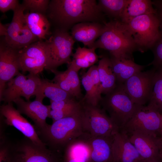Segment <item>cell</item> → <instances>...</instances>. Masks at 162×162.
Instances as JSON below:
<instances>
[{"label":"cell","mask_w":162,"mask_h":162,"mask_svg":"<svg viewBox=\"0 0 162 162\" xmlns=\"http://www.w3.org/2000/svg\"><path fill=\"white\" fill-rule=\"evenodd\" d=\"M12 145L7 137L0 139V162H12Z\"/></svg>","instance_id":"cell-34"},{"label":"cell","mask_w":162,"mask_h":162,"mask_svg":"<svg viewBox=\"0 0 162 162\" xmlns=\"http://www.w3.org/2000/svg\"><path fill=\"white\" fill-rule=\"evenodd\" d=\"M92 48L107 50L111 57L116 58L132 57L137 50L126 24L115 20L104 23L103 32Z\"/></svg>","instance_id":"cell-3"},{"label":"cell","mask_w":162,"mask_h":162,"mask_svg":"<svg viewBox=\"0 0 162 162\" xmlns=\"http://www.w3.org/2000/svg\"><path fill=\"white\" fill-rule=\"evenodd\" d=\"M152 3L158 20L160 32L162 33V0H152Z\"/></svg>","instance_id":"cell-39"},{"label":"cell","mask_w":162,"mask_h":162,"mask_svg":"<svg viewBox=\"0 0 162 162\" xmlns=\"http://www.w3.org/2000/svg\"><path fill=\"white\" fill-rule=\"evenodd\" d=\"M45 41L48 57L45 69L51 71L63 64L70 63L75 41L67 31L56 29Z\"/></svg>","instance_id":"cell-7"},{"label":"cell","mask_w":162,"mask_h":162,"mask_svg":"<svg viewBox=\"0 0 162 162\" xmlns=\"http://www.w3.org/2000/svg\"><path fill=\"white\" fill-rule=\"evenodd\" d=\"M156 70L153 68L146 71L139 72L123 84L126 92L135 104L144 105L148 102Z\"/></svg>","instance_id":"cell-12"},{"label":"cell","mask_w":162,"mask_h":162,"mask_svg":"<svg viewBox=\"0 0 162 162\" xmlns=\"http://www.w3.org/2000/svg\"><path fill=\"white\" fill-rule=\"evenodd\" d=\"M7 26H5L3 25L1 23H0V35H4V36L6 35L7 28Z\"/></svg>","instance_id":"cell-40"},{"label":"cell","mask_w":162,"mask_h":162,"mask_svg":"<svg viewBox=\"0 0 162 162\" xmlns=\"http://www.w3.org/2000/svg\"><path fill=\"white\" fill-rule=\"evenodd\" d=\"M25 11L24 8L21 4H20L14 11L12 20L8 26L6 34L4 39L6 44L13 48L21 33L23 27L25 24Z\"/></svg>","instance_id":"cell-27"},{"label":"cell","mask_w":162,"mask_h":162,"mask_svg":"<svg viewBox=\"0 0 162 162\" xmlns=\"http://www.w3.org/2000/svg\"><path fill=\"white\" fill-rule=\"evenodd\" d=\"M95 50L94 48H87L79 46L76 51L82 56L92 66L98 60V57L95 52Z\"/></svg>","instance_id":"cell-35"},{"label":"cell","mask_w":162,"mask_h":162,"mask_svg":"<svg viewBox=\"0 0 162 162\" xmlns=\"http://www.w3.org/2000/svg\"><path fill=\"white\" fill-rule=\"evenodd\" d=\"M127 0H99L98 6L101 11L114 20H120Z\"/></svg>","instance_id":"cell-28"},{"label":"cell","mask_w":162,"mask_h":162,"mask_svg":"<svg viewBox=\"0 0 162 162\" xmlns=\"http://www.w3.org/2000/svg\"></svg>","instance_id":"cell-44"},{"label":"cell","mask_w":162,"mask_h":162,"mask_svg":"<svg viewBox=\"0 0 162 162\" xmlns=\"http://www.w3.org/2000/svg\"><path fill=\"white\" fill-rule=\"evenodd\" d=\"M24 19L25 24L40 40H46V37L51 34V24L45 14L27 11L24 13Z\"/></svg>","instance_id":"cell-22"},{"label":"cell","mask_w":162,"mask_h":162,"mask_svg":"<svg viewBox=\"0 0 162 162\" xmlns=\"http://www.w3.org/2000/svg\"><path fill=\"white\" fill-rule=\"evenodd\" d=\"M48 50L46 41L39 40L19 50L20 70L38 75L46 65Z\"/></svg>","instance_id":"cell-11"},{"label":"cell","mask_w":162,"mask_h":162,"mask_svg":"<svg viewBox=\"0 0 162 162\" xmlns=\"http://www.w3.org/2000/svg\"><path fill=\"white\" fill-rule=\"evenodd\" d=\"M148 102V104L154 107L162 113V70H156Z\"/></svg>","instance_id":"cell-30"},{"label":"cell","mask_w":162,"mask_h":162,"mask_svg":"<svg viewBox=\"0 0 162 162\" xmlns=\"http://www.w3.org/2000/svg\"><path fill=\"white\" fill-rule=\"evenodd\" d=\"M91 148L86 133L68 144L64 150L62 162H91Z\"/></svg>","instance_id":"cell-18"},{"label":"cell","mask_w":162,"mask_h":162,"mask_svg":"<svg viewBox=\"0 0 162 162\" xmlns=\"http://www.w3.org/2000/svg\"><path fill=\"white\" fill-rule=\"evenodd\" d=\"M160 157L161 160H162V150L160 152Z\"/></svg>","instance_id":"cell-42"},{"label":"cell","mask_w":162,"mask_h":162,"mask_svg":"<svg viewBox=\"0 0 162 162\" xmlns=\"http://www.w3.org/2000/svg\"><path fill=\"white\" fill-rule=\"evenodd\" d=\"M110 59L117 84H123L133 75L142 71L145 67V66L135 63L132 57H111Z\"/></svg>","instance_id":"cell-21"},{"label":"cell","mask_w":162,"mask_h":162,"mask_svg":"<svg viewBox=\"0 0 162 162\" xmlns=\"http://www.w3.org/2000/svg\"><path fill=\"white\" fill-rule=\"evenodd\" d=\"M87 72L89 75L93 83L99 93V89L100 86V82L98 70V66L94 65L91 66Z\"/></svg>","instance_id":"cell-38"},{"label":"cell","mask_w":162,"mask_h":162,"mask_svg":"<svg viewBox=\"0 0 162 162\" xmlns=\"http://www.w3.org/2000/svg\"><path fill=\"white\" fill-rule=\"evenodd\" d=\"M20 4L17 0H0V10L4 13L9 10L14 11Z\"/></svg>","instance_id":"cell-37"},{"label":"cell","mask_w":162,"mask_h":162,"mask_svg":"<svg viewBox=\"0 0 162 162\" xmlns=\"http://www.w3.org/2000/svg\"><path fill=\"white\" fill-rule=\"evenodd\" d=\"M88 135L91 148V162H113L112 144L114 135L96 137Z\"/></svg>","instance_id":"cell-20"},{"label":"cell","mask_w":162,"mask_h":162,"mask_svg":"<svg viewBox=\"0 0 162 162\" xmlns=\"http://www.w3.org/2000/svg\"><path fill=\"white\" fill-rule=\"evenodd\" d=\"M82 83L86 91L84 98L80 101L94 106H98L102 98L87 72L82 77Z\"/></svg>","instance_id":"cell-29"},{"label":"cell","mask_w":162,"mask_h":162,"mask_svg":"<svg viewBox=\"0 0 162 162\" xmlns=\"http://www.w3.org/2000/svg\"><path fill=\"white\" fill-rule=\"evenodd\" d=\"M16 105L17 109L21 114L30 118L34 123L37 132L44 128L48 124L46 122L51 111L50 105H44L42 102L34 100L26 101L21 97L13 101Z\"/></svg>","instance_id":"cell-16"},{"label":"cell","mask_w":162,"mask_h":162,"mask_svg":"<svg viewBox=\"0 0 162 162\" xmlns=\"http://www.w3.org/2000/svg\"><path fill=\"white\" fill-rule=\"evenodd\" d=\"M0 113L8 126L14 127L36 144L46 147L39 138L34 126L21 115L12 102L1 105Z\"/></svg>","instance_id":"cell-14"},{"label":"cell","mask_w":162,"mask_h":162,"mask_svg":"<svg viewBox=\"0 0 162 162\" xmlns=\"http://www.w3.org/2000/svg\"><path fill=\"white\" fill-rule=\"evenodd\" d=\"M46 15L56 29L66 31L79 23L99 22L104 19L95 0H52Z\"/></svg>","instance_id":"cell-1"},{"label":"cell","mask_w":162,"mask_h":162,"mask_svg":"<svg viewBox=\"0 0 162 162\" xmlns=\"http://www.w3.org/2000/svg\"><path fill=\"white\" fill-rule=\"evenodd\" d=\"M155 13L150 0H127L120 21L127 24L138 16Z\"/></svg>","instance_id":"cell-24"},{"label":"cell","mask_w":162,"mask_h":162,"mask_svg":"<svg viewBox=\"0 0 162 162\" xmlns=\"http://www.w3.org/2000/svg\"><path fill=\"white\" fill-rule=\"evenodd\" d=\"M19 50L8 46L4 39L0 44V100L8 82L20 73Z\"/></svg>","instance_id":"cell-13"},{"label":"cell","mask_w":162,"mask_h":162,"mask_svg":"<svg viewBox=\"0 0 162 162\" xmlns=\"http://www.w3.org/2000/svg\"><path fill=\"white\" fill-rule=\"evenodd\" d=\"M79 70L70 63L67 69L63 71L65 79L70 85L74 97L80 99L82 96L80 80L78 75Z\"/></svg>","instance_id":"cell-31"},{"label":"cell","mask_w":162,"mask_h":162,"mask_svg":"<svg viewBox=\"0 0 162 162\" xmlns=\"http://www.w3.org/2000/svg\"><path fill=\"white\" fill-rule=\"evenodd\" d=\"M153 53L154 58L149 64L152 65L156 70H162V33L150 49Z\"/></svg>","instance_id":"cell-33"},{"label":"cell","mask_w":162,"mask_h":162,"mask_svg":"<svg viewBox=\"0 0 162 162\" xmlns=\"http://www.w3.org/2000/svg\"><path fill=\"white\" fill-rule=\"evenodd\" d=\"M161 119H162V113H161Z\"/></svg>","instance_id":"cell-43"},{"label":"cell","mask_w":162,"mask_h":162,"mask_svg":"<svg viewBox=\"0 0 162 162\" xmlns=\"http://www.w3.org/2000/svg\"><path fill=\"white\" fill-rule=\"evenodd\" d=\"M98 70L100 82L99 92L107 94L116 87V76L113 70L110 58L104 57L99 61Z\"/></svg>","instance_id":"cell-23"},{"label":"cell","mask_w":162,"mask_h":162,"mask_svg":"<svg viewBox=\"0 0 162 162\" xmlns=\"http://www.w3.org/2000/svg\"><path fill=\"white\" fill-rule=\"evenodd\" d=\"M38 75L29 73L27 76L19 73L6 84L1 101L5 104L12 103L21 97L30 100V97L35 95L41 82Z\"/></svg>","instance_id":"cell-10"},{"label":"cell","mask_w":162,"mask_h":162,"mask_svg":"<svg viewBox=\"0 0 162 162\" xmlns=\"http://www.w3.org/2000/svg\"><path fill=\"white\" fill-rule=\"evenodd\" d=\"M126 24L137 50L142 52L150 49L160 34L159 22L156 12L138 16Z\"/></svg>","instance_id":"cell-5"},{"label":"cell","mask_w":162,"mask_h":162,"mask_svg":"<svg viewBox=\"0 0 162 162\" xmlns=\"http://www.w3.org/2000/svg\"><path fill=\"white\" fill-rule=\"evenodd\" d=\"M81 102L86 133L94 137L111 136L119 131L103 109Z\"/></svg>","instance_id":"cell-9"},{"label":"cell","mask_w":162,"mask_h":162,"mask_svg":"<svg viewBox=\"0 0 162 162\" xmlns=\"http://www.w3.org/2000/svg\"><path fill=\"white\" fill-rule=\"evenodd\" d=\"M113 162H144L128 135L119 131L114 136Z\"/></svg>","instance_id":"cell-17"},{"label":"cell","mask_w":162,"mask_h":162,"mask_svg":"<svg viewBox=\"0 0 162 162\" xmlns=\"http://www.w3.org/2000/svg\"><path fill=\"white\" fill-rule=\"evenodd\" d=\"M128 136L144 162H160V153L162 150L161 138L157 135L139 133Z\"/></svg>","instance_id":"cell-15"},{"label":"cell","mask_w":162,"mask_h":162,"mask_svg":"<svg viewBox=\"0 0 162 162\" xmlns=\"http://www.w3.org/2000/svg\"><path fill=\"white\" fill-rule=\"evenodd\" d=\"M160 135H161V140H162V127L161 128V129L160 130Z\"/></svg>","instance_id":"cell-41"},{"label":"cell","mask_w":162,"mask_h":162,"mask_svg":"<svg viewBox=\"0 0 162 162\" xmlns=\"http://www.w3.org/2000/svg\"><path fill=\"white\" fill-rule=\"evenodd\" d=\"M49 149L62 154L66 146L86 133L82 107L76 113L57 120L37 132Z\"/></svg>","instance_id":"cell-2"},{"label":"cell","mask_w":162,"mask_h":162,"mask_svg":"<svg viewBox=\"0 0 162 162\" xmlns=\"http://www.w3.org/2000/svg\"><path fill=\"white\" fill-rule=\"evenodd\" d=\"M70 63L79 70L81 68H86L92 66L82 56L76 51L73 54V59Z\"/></svg>","instance_id":"cell-36"},{"label":"cell","mask_w":162,"mask_h":162,"mask_svg":"<svg viewBox=\"0 0 162 162\" xmlns=\"http://www.w3.org/2000/svg\"><path fill=\"white\" fill-rule=\"evenodd\" d=\"M35 100L43 102L45 98L57 101L74 98L62 89L57 84L47 80L42 79L41 83L35 95Z\"/></svg>","instance_id":"cell-26"},{"label":"cell","mask_w":162,"mask_h":162,"mask_svg":"<svg viewBox=\"0 0 162 162\" xmlns=\"http://www.w3.org/2000/svg\"><path fill=\"white\" fill-rule=\"evenodd\" d=\"M12 162H62V154L38 145L24 136L12 143Z\"/></svg>","instance_id":"cell-8"},{"label":"cell","mask_w":162,"mask_h":162,"mask_svg":"<svg viewBox=\"0 0 162 162\" xmlns=\"http://www.w3.org/2000/svg\"><path fill=\"white\" fill-rule=\"evenodd\" d=\"M162 127L161 114L155 107L136 105L128 122L119 131L129 136L135 133L157 135Z\"/></svg>","instance_id":"cell-6"},{"label":"cell","mask_w":162,"mask_h":162,"mask_svg":"<svg viewBox=\"0 0 162 162\" xmlns=\"http://www.w3.org/2000/svg\"><path fill=\"white\" fill-rule=\"evenodd\" d=\"M103 109L119 131L132 116L136 104L126 92L123 84H117L101 100Z\"/></svg>","instance_id":"cell-4"},{"label":"cell","mask_w":162,"mask_h":162,"mask_svg":"<svg viewBox=\"0 0 162 162\" xmlns=\"http://www.w3.org/2000/svg\"><path fill=\"white\" fill-rule=\"evenodd\" d=\"M104 24L93 22L77 23L72 27L71 35L75 41L82 43L88 48H92L96 40L102 33Z\"/></svg>","instance_id":"cell-19"},{"label":"cell","mask_w":162,"mask_h":162,"mask_svg":"<svg viewBox=\"0 0 162 162\" xmlns=\"http://www.w3.org/2000/svg\"><path fill=\"white\" fill-rule=\"evenodd\" d=\"M50 100L51 111L49 118L52 119L53 122L76 113L82 107L81 102L76 101L74 98L57 101Z\"/></svg>","instance_id":"cell-25"},{"label":"cell","mask_w":162,"mask_h":162,"mask_svg":"<svg viewBox=\"0 0 162 162\" xmlns=\"http://www.w3.org/2000/svg\"><path fill=\"white\" fill-rule=\"evenodd\" d=\"M50 2L49 0H23L21 4L25 11L46 15Z\"/></svg>","instance_id":"cell-32"}]
</instances>
